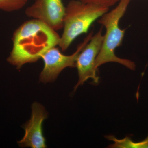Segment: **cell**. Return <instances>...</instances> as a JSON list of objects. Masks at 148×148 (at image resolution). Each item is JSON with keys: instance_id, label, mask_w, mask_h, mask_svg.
<instances>
[{"instance_id": "30bf717a", "label": "cell", "mask_w": 148, "mask_h": 148, "mask_svg": "<svg viewBox=\"0 0 148 148\" xmlns=\"http://www.w3.org/2000/svg\"><path fill=\"white\" fill-rule=\"evenodd\" d=\"M86 3L92 4L110 8L119 2L120 0H78Z\"/></svg>"}, {"instance_id": "52a82bcc", "label": "cell", "mask_w": 148, "mask_h": 148, "mask_svg": "<svg viewBox=\"0 0 148 148\" xmlns=\"http://www.w3.org/2000/svg\"><path fill=\"white\" fill-rule=\"evenodd\" d=\"M31 118L23 125L25 134L17 142L21 147L47 148L46 139L43 132V123L48 117V113L42 104L33 103Z\"/></svg>"}, {"instance_id": "ba28073f", "label": "cell", "mask_w": 148, "mask_h": 148, "mask_svg": "<svg viewBox=\"0 0 148 148\" xmlns=\"http://www.w3.org/2000/svg\"><path fill=\"white\" fill-rule=\"evenodd\" d=\"M106 138L114 142L113 144L109 146V148H148V136L145 140L138 143L133 142L129 137L119 140L113 135H108L106 136Z\"/></svg>"}, {"instance_id": "6da1fadb", "label": "cell", "mask_w": 148, "mask_h": 148, "mask_svg": "<svg viewBox=\"0 0 148 148\" xmlns=\"http://www.w3.org/2000/svg\"><path fill=\"white\" fill-rule=\"evenodd\" d=\"M60 39L56 31L47 24L34 18L28 20L14 32L12 49L7 60L20 69L36 62L48 50L59 45Z\"/></svg>"}, {"instance_id": "5b68a950", "label": "cell", "mask_w": 148, "mask_h": 148, "mask_svg": "<svg viewBox=\"0 0 148 148\" xmlns=\"http://www.w3.org/2000/svg\"><path fill=\"white\" fill-rule=\"evenodd\" d=\"M102 32L103 29L101 28L93 35L89 42L78 56L75 67L77 69L79 79L74 87V91L89 79H92L95 84L99 82V77L97 73L98 69L95 67V64L104 38Z\"/></svg>"}, {"instance_id": "277c9868", "label": "cell", "mask_w": 148, "mask_h": 148, "mask_svg": "<svg viewBox=\"0 0 148 148\" xmlns=\"http://www.w3.org/2000/svg\"><path fill=\"white\" fill-rule=\"evenodd\" d=\"M92 36L93 32H91L83 42L79 45L76 51L71 55H64L56 46L51 48L44 53L41 58L43 60L44 66L40 75V82L44 83L53 82L64 69L75 67L78 56Z\"/></svg>"}, {"instance_id": "9c48e42d", "label": "cell", "mask_w": 148, "mask_h": 148, "mask_svg": "<svg viewBox=\"0 0 148 148\" xmlns=\"http://www.w3.org/2000/svg\"><path fill=\"white\" fill-rule=\"evenodd\" d=\"M28 0H0V10L7 12L19 10L26 5Z\"/></svg>"}, {"instance_id": "7a4b0ae2", "label": "cell", "mask_w": 148, "mask_h": 148, "mask_svg": "<svg viewBox=\"0 0 148 148\" xmlns=\"http://www.w3.org/2000/svg\"><path fill=\"white\" fill-rule=\"evenodd\" d=\"M131 1L120 0L115 8L103 14L98 20V23L106 28V33L95 60L96 69L106 63L115 62L130 70H135V63L128 59L119 58L115 53V49L121 45L125 32V29L120 28V20L126 12Z\"/></svg>"}, {"instance_id": "3957f363", "label": "cell", "mask_w": 148, "mask_h": 148, "mask_svg": "<svg viewBox=\"0 0 148 148\" xmlns=\"http://www.w3.org/2000/svg\"><path fill=\"white\" fill-rule=\"evenodd\" d=\"M109 8L71 0L66 7L64 18V32L58 46L66 51L74 40L87 34L91 24L108 12Z\"/></svg>"}, {"instance_id": "8992f818", "label": "cell", "mask_w": 148, "mask_h": 148, "mask_svg": "<svg viewBox=\"0 0 148 148\" xmlns=\"http://www.w3.org/2000/svg\"><path fill=\"white\" fill-rule=\"evenodd\" d=\"M65 9L62 0H36L25 13L28 17L42 21L57 31L64 27Z\"/></svg>"}]
</instances>
